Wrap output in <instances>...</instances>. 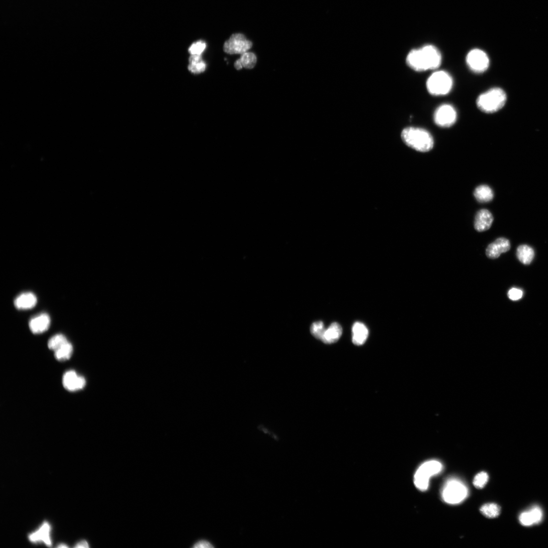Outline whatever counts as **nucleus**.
I'll list each match as a JSON object with an SVG mask.
<instances>
[{
	"label": "nucleus",
	"instance_id": "obj_1",
	"mask_svg": "<svg viewBox=\"0 0 548 548\" xmlns=\"http://www.w3.org/2000/svg\"><path fill=\"white\" fill-rule=\"evenodd\" d=\"M442 62L440 51L432 45L412 50L406 58L408 66L418 72L436 70L440 67Z\"/></svg>",
	"mask_w": 548,
	"mask_h": 548
},
{
	"label": "nucleus",
	"instance_id": "obj_2",
	"mask_svg": "<svg viewBox=\"0 0 548 548\" xmlns=\"http://www.w3.org/2000/svg\"><path fill=\"white\" fill-rule=\"evenodd\" d=\"M401 138L405 145L419 152H429L434 146L433 136L423 128H405L402 131Z\"/></svg>",
	"mask_w": 548,
	"mask_h": 548
},
{
	"label": "nucleus",
	"instance_id": "obj_3",
	"mask_svg": "<svg viewBox=\"0 0 548 548\" xmlns=\"http://www.w3.org/2000/svg\"><path fill=\"white\" fill-rule=\"evenodd\" d=\"M507 97L500 87H493L480 95L476 100V105L482 113H494L500 111L506 104Z\"/></svg>",
	"mask_w": 548,
	"mask_h": 548
},
{
	"label": "nucleus",
	"instance_id": "obj_4",
	"mask_svg": "<svg viewBox=\"0 0 548 548\" xmlns=\"http://www.w3.org/2000/svg\"><path fill=\"white\" fill-rule=\"evenodd\" d=\"M453 85L452 76L445 71H436L427 79V91L434 96H442L451 92Z\"/></svg>",
	"mask_w": 548,
	"mask_h": 548
},
{
	"label": "nucleus",
	"instance_id": "obj_5",
	"mask_svg": "<svg viewBox=\"0 0 548 548\" xmlns=\"http://www.w3.org/2000/svg\"><path fill=\"white\" fill-rule=\"evenodd\" d=\"M443 469L442 464L437 460H430L422 464L414 475V484L419 490L424 491L429 488L430 478L439 474Z\"/></svg>",
	"mask_w": 548,
	"mask_h": 548
},
{
	"label": "nucleus",
	"instance_id": "obj_6",
	"mask_svg": "<svg viewBox=\"0 0 548 548\" xmlns=\"http://www.w3.org/2000/svg\"><path fill=\"white\" fill-rule=\"evenodd\" d=\"M468 489L462 481L455 479L449 480L442 491L443 500L456 505L463 501L468 496Z\"/></svg>",
	"mask_w": 548,
	"mask_h": 548
},
{
	"label": "nucleus",
	"instance_id": "obj_7",
	"mask_svg": "<svg viewBox=\"0 0 548 548\" xmlns=\"http://www.w3.org/2000/svg\"><path fill=\"white\" fill-rule=\"evenodd\" d=\"M466 63L471 71L476 74L484 73L490 65L488 55L480 49L471 50L467 54Z\"/></svg>",
	"mask_w": 548,
	"mask_h": 548
},
{
	"label": "nucleus",
	"instance_id": "obj_8",
	"mask_svg": "<svg viewBox=\"0 0 548 548\" xmlns=\"http://www.w3.org/2000/svg\"><path fill=\"white\" fill-rule=\"evenodd\" d=\"M457 113L455 108L451 105L443 104L438 107L434 115L435 124L442 128L452 127L456 122Z\"/></svg>",
	"mask_w": 548,
	"mask_h": 548
},
{
	"label": "nucleus",
	"instance_id": "obj_9",
	"mask_svg": "<svg viewBox=\"0 0 548 548\" xmlns=\"http://www.w3.org/2000/svg\"><path fill=\"white\" fill-rule=\"evenodd\" d=\"M253 46V43L242 34L232 35L224 44V51L230 54H243Z\"/></svg>",
	"mask_w": 548,
	"mask_h": 548
},
{
	"label": "nucleus",
	"instance_id": "obj_10",
	"mask_svg": "<svg viewBox=\"0 0 548 548\" xmlns=\"http://www.w3.org/2000/svg\"><path fill=\"white\" fill-rule=\"evenodd\" d=\"M63 385L65 389L69 391H76L82 389L86 385L85 378L77 374L73 370L65 372L63 377Z\"/></svg>",
	"mask_w": 548,
	"mask_h": 548
},
{
	"label": "nucleus",
	"instance_id": "obj_11",
	"mask_svg": "<svg viewBox=\"0 0 548 548\" xmlns=\"http://www.w3.org/2000/svg\"><path fill=\"white\" fill-rule=\"evenodd\" d=\"M510 248L509 240L505 238H500L488 245L486 254L489 258L496 259L499 258L501 254L508 252Z\"/></svg>",
	"mask_w": 548,
	"mask_h": 548
},
{
	"label": "nucleus",
	"instance_id": "obj_12",
	"mask_svg": "<svg viewBox=\"0 0 548 548\" xmlns=\"http://www.w3.org/2000/svg\"><path fill=\"white\" fill-rule=\"evenodd\" d=\"M493 220V215L487 210H481L476 214L474 227L477 231L483 232L487 231L491 226Z\"/></svg>",
	"mask_w": 548,
	"mask_h": 548
},
{
	"label": "nucleus",
	"instance_id": "obj_13",
	"mask_svg": "<svg viewBox=\"0 0 548 548\" xmlns=\"http://www.w3.org/2000/svg\"><path fill=\"white\" fill-rule=\"evenodd\" d=\"M50 324V319L49 315L46 313H42L30 320L29 327L32 333L41 334L48 330Z\"/></svg>",
	"mask_w": 548,
	"mask_h": 548
},
{
	"label": "nucleus",
	"instance_id": "obj_14",
	"mask_svg": "<svg viewBox=\"0 0 548 548\" xmlns=\"http://www.w3.org/2000/svg\"><path fill=\"white\" fill-rule=\"evenodd\" d=\"M37 303L36 296L32 292H25L20 294L15 299L14 304L16 307L19 310L32 309Z\"/></svg>",
	"mask_w": 548,
	"mask_h": 548
},
{
	"label": "nucleus",
	"instance_id": "obj_15",
	"mask_svg": "<svg viewBox=\"0 0 548 548\" xmlns=\"http://www.w3.org/2000/svg\"><path fill=\"white\" fill-rule=\"evenodd\" d=\"M369 336L367 326L363 323L356 322L353 327V342L357 346L363 345Z\"/></svg>",
	"mask_w": 548,
	"mask_h": 548
},
{
	"label": "nucleus",
	"instance_id": "obj_16",
	"mask_svg": "<svg viewBox=\"0 0 548 548\" xmlns=\"http://www.w3.org/2000/svg\"><path fill=\"white\" fill-rule=\"evenodd\" d=\"M342 334L341 326L337 322H334L325 330L322 341L325 344H333L338 340Z\"/></svg>",
	"mask_w": 548,
	"mask_h": 548
},
{
	"label": "nucleus",
	"instance_id": "obj_17",
	"mask_svg": "<svg viewBox=\"0 0 548 548\" xmlns=\"http://www.w3.org/2000/svg\"><path fill=\"white\" fill-rule=\"evenodd\" d=\"M50 529L48 523L47 522H44L38 531L29 535L30 540L32 542L42 541L48 546H50L51 543L49 538Z\"/></svg>",
	"mask_w": 548,
	"mask_h": 548
},
{
	"label": "nucleus",
	"instance_id": "obj_18",
	"mask_svg": "<svg viewBox=\"0 0 548 548\" xmlns=\"http://www.w3.org/2000/svg\"><path fill=\"white\" fill-rule=\"evenodd\" d=\"M257 61L256 54L253 52H245L242 54L241 58L235 63V67L240 70L243 67L246 69H253L255 67Z\"/></svg>",
	"mask_w": 548,
	"mask_h": 548
},
{
	"label": "nucleus",
	"instance_id": "obj_19",
	"mask_svg": "<svg viewBox=\"0 0 548 548\" xmlns=\"http://www.w3.org/2000/svg\"><path fill=\"white\" fill-rule=\"evenodd\" d=\"M474 195L478 202L481 203H488L492 200L494 197L492 189L487 185L478 186L474 192Z\"/></svg>",
	"mask_w": 548,
	"mask_h": 548
},
{
	"label": "nucleus",
	"instance_id": "obj_20",
	"mask_svg": "<svg viewBox=\"0 0 548 548\" xmlns=\"http://www.w3.org/2000/svg\"><path fill=\"white\" fill-rule=\"evenodd\" d=\"M517 257L522 264L530 265L534 258V252L531 247L527 245H522L517 249Z\"/></svg>",
	"mask_w": 548,
	"mask_h": 548
},
{
	"label": "nucleus",
	"instance_id": "obj_21",
	"mask_svg": "<svg viewBox=\"0 0 548 548\" xmlns=\"http://www.w3.org/2000/svg\"><path fill=\"white\" fill-rule=\"evenodd\" d=\"M73 352V347L72 345L67 342L56 351H55L54 356L59 361H65L71 358Z\"/></svg>",
	"mask_w": 548,
	"mask_h": 548
},
{
	"label": "nucleus",
	"instance_id": "obj_22",
	"mask_svg": "<svg viewBox=\"0 0 548 548\" xmlns=\"http://www.w3.org/2000/svg\"><path fill=\"white\" fill-rule=\"evenodd\" d=\"M482 514L488 518H495L499 516L500 508L496 503H489L485 504L480 508Z\"/></svg>",
	"mask_w": 548,
	"mask_h": 548
},
{
	"label": "nucleus",
	"instance_id": "obj_23",
	"mask_svg": "<svg viewBox=\"0 0 548 548\" xmlns=\"http://www.w3.org/2000/svg\"><path fill=\"white\" fill-rule=\"evenodd\" d=\"M68 341L66 337L62 334H57L51 337L48 341V347L54 352Z\"/></svg>",
	"mask_w": 548,
	"mask_h": 548
},
{
	"label": "nucleus",
	"instance_id": "obj_24",
	"mask_svg": "<svg viewBox=\"0 0 548 548\" xmlns=\"http://www.w3.org/2000/svg\"><path fill=\"white\" fill-rule=\"evenodd\" d=\"M310 331L315 338L322 339L325 331L323 323L322 322L313 323L311 326Z\"/></svg>",
	"mask_w": 548,
	"mask_h": 548
},
{
	"label": "nucleus",
	"instance_id": "obj_25",
	"mask_svg": "<svg viewBox=\"0 0 548 548\" xmlns=\"http://www.w3.org/2000/svg\"><path fill=\"white\" fill-rule=\"evenodd\" d=\"M488 479V474L486 472H482L475 476L473 484L477 488H483L487 484Z\"/></svg>",
	"mask_w": 548,
	"mask_h": 548
},
{
	"label": "nucleus",
	"instance_id": "obj_26",
	"mask_svg": "<svg viewBox=\"0 0 548 548\" xmlns=\"http://www.w3.org/2000/svg\"><path fill=\"white\" fill-rule=\"evenodd\" d=\"M206 48V43L203 41L194 42L189 48V51L192 55H201Z\"/></svg>",
	"mask_w": 548,
	"mask_h": 548
},
{
	"label": "nucleus",
	"instance_id": "obj_27",
	"mask_svg": "<svg viewBox=\"0 0 548 548\" xmlns=\"http://www.w3.org/2000/svg\"><path fill=\"white\" fill-rule=\"evenodd\" d=\"M520 523L525 527H530L534 524L532 515L530 511L522 513L519 516Z\"/></svg>",
	"mask_w": 548,
	"mask_h": 548
},
{
	"label": "nucleus",
	"instance_id": "obj_28",
	"mask_svg": "<svg viewBox=\"0 0 548 548\" xmlns=\"http://www.w3.org/2000/svg\"><path fill=\"white\" fill-rule=\"evenodd\" d=\"M206 68V63L201 60L199 62L190 64L189 66V70L193 73H200L203 72Z\"/></svg>",
	"mask_w": 548,
	"mask_h": 548
},
{
	"label": "nucleus",
	"instance_id": "obj_29",
	"mask_svg": "<svg viewBox=\"0 0 548 548\" xmlns=\"http://www.w3.org/2000/svg\"><path fill=\"white\" fill-rule=\"evenodd\" d=\"M534 524H539L543 519V513L542 509L538 506L533 507L530 510Z\"/></svg>",
	"mask_w": 548,
	"mask_h": 548
},
{
	"label": "nucleus",
	"instance_id": "obj_30",
	"mask_svg": "<svg viewBox=\"0 0 548 548\" xmlns=\"http://www.w3.org/2000/svg\"><path fill=\"white\" fill-rule=\"evenodd\" d=\"M508 296L512 301H518L522 297L523 291L518 289L512 288L509 291Z\"/></svg>",
	"mask_w": 548,
	"mask_h": 548
},
{
	"label": "nucleus",
	"instance_id": "obj_31",
	"mask_svg": "<svg viewBox=\"0 0 548 548\" xmlns=\"http://www.w3.org/2000/svg\"><path fill=\"white\" fill-rule=\"evenodd\" d=\"M213 547V546L210 543L205 540L199 541L198 542L195 543L193 546V548H210Z\"/></svg>",
	"mask_w": 548,
	"mask_h": 548
},
{
	"label": "nucleus",
	"instance_id": "obj_32",
	"mask_svg": "<svg viewBox=\"0 0 548 548\" xmlns=\"http://www.w3.org/2000/svg\"><path fill=\"white\" fill-rule=\"evenodd\" d=\"M75 548H89L88 544L85 541H82L75 546Z\"/></svg>",
	"mask_w": 548,
	"mask_h": 548
},
{
	"label": "nucleus",
	"instance_id": "obj_33",
	"mask_svg": "<svg viewBox=\"0 0 548 548\" xmlns=\"http://www.w3.org/2000/svg\"><path fill=\"white\" fill-rule=\"evenodd\" d=\"M58 548H63H63H67V547H68V546L62 544H60L59 546H58Z\"/></svg>",
	"mask_w": 548,
	"mask_h": 548
}]
</instances>
